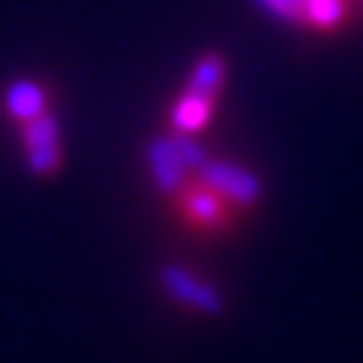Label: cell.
<instances>
[{
	"mask_svg": "<svg viewBox=\"0 0 363 363\" xmlns=\"http://www.w3.org/2000/svg\"><path fill=\"white\" fill-rule=\"evenodd\" d=\"M172 144H176L182 163H185L188 169H201V166L211 160V157H207V150L191 138V134H176V138H172Z\"/></svg>",
	"mask_w": 363,
	"mask_h": 363,
	"instance_id": "11",
	"label": "cell"
},
{
	"mask_svg": "<svg viewBox=\"0 0 363 363\" xmlns=\"http://www.w3.org/2000/svg\"><path fill=\"white\" fill-rule=\"evenodd\" d=\"M198 182L236 207H255L258 201H262V179H258L255 172H249L245 166H236V163L207 160V163L198 169Z\"/></svg>",
	"mask_w": 363,
	"mask_h": 363,
	"instance_id": "2",
	"label": "cell"
},
{
	"mask_svg": "<svg viewBox=\"0 0 363 363\" xmlns=\"http://www.w3.org/2000/svg\"><path fill=\"white\" fill-rule=\"evenodd\" d=\"M264 13L290 26H303V0H258Z\"/></svg>",
	"mask_w": 363,
	"mask_h": 363,
	"instance_id": "10",
	"label": "cell"
},
{
	"mask_svg": "<svg viewBox=\"0 0 363 363\" xmlns=\"http://www.w3.org/2000/svg\"><path fill=\"white\" fill-rule=\"evenodd\" d=\"M147 166H150V176L157 182L160 191L176 194L188 179V166L182 163L172 138H157L147 144Z\"/></svg>",
	"mask_w": 363,
	"mask_h": 363,
	"instance_id": "5",
	"label": "cell"
},
{
	"mask_svg": "<svg viewBox=\"0 0 363 363\" xmlns=\"http://www.w3.org/2000/svg\"><path fill=\"white\" fill-rule=\"evenodd\" d=\"M160 287L172 296L182 306L194 309L201 315H220L226 309V300L211 281H201L198 274H191L182 264H163L160 268Z\"/></svg>",
	"mask_w": 363,
	"mask_h": 363,
	"instance_id": "1",
	"label": "cell"
},
{
	"mask_svg": "<svg viewBox=\"0 0 363 363\" xmlns=\"http://www.w3.org/2000/svg\"><path fill=\"white\" fill-rule=\"evenodd\" d=\"M179 207L191 223L204 226V230H223L226 226L223 198L217 191H211L207 185H201V182L179 188Z\"/></svg>",
	"mask_w": 363,
	"mask_h": 363,
	"instance_id": "4",
	"label": "cell"
},
{
	"mask_svg": "<svg viewBox=\"0 0 363 363\" xmlns=\"http://www.w3.org/2000/svg\"><path fill=\"white\" fill-rule=\"evenodd\" d=\"M223 80H226V61L211 51V55H201V61L191 67L185 93L201 96V99H217V93L223 89Z\"/></svg>",
	"mask_w": 363,
	"mask_h": 363,
	"instance_id": "7",
	"label": "cell"
},
{
	"mask_svg": "<svg viewBox=\"0 0 363 363\" xmlns=\"http://www.w3.org/2000/svg\"><path fill=\"white\" fill-rule=\"evenodd\" d=\"M211 115H213V99H201V96L185 93L172 108V128H176V134H198L211 121Z\"/></svg>",
	"mask_w": 363,
	"mask_h": 363,
	"instance_id": "9",
	"label": "cell"
},
{
	"mask_svg": "<svg viewBox=\"0 0 363 363\" xmlns=\"http://www.w3.org/2000/svg\"><path fill=\"white\" fill-rule=\"evenodd\" d=\"M4 106L10 112V118L26 125L29 118L45 112V89L35 80H13L4 93Z\"/></svg>",
	"mask_w": 363,
	"mask_h": 363,
	"instance_id": "6",
	"label": "cell"
},
{
	"mask_svg": "<svg viewBox=\"0 0 363 363\" xmlns=\"http://www.w3.org/2000/svg\"><path fill=\"white\" fill-rule=\"evenodd\" d=\"M23 140H26V163H29V169L35 176H51L61 166V134H57V121L48 112L26 121Z\"/></svg>",
	"mask_w": 363,
	"mask_h": 363,
	"instance_id": "3",
	"label": "cell"
},
{
	"mask_svg": "<svg viewBox=\"0 0 363 363\" xmlns=\"http://www.w3.org/2000/svg\"><path fill=\"white\" fill-rule=\"evenodd\" d=\"M347 10V0H303V26L315 32H335L345 26Z\"/></svg>",
	"mask_w": 363,
	"mask_h": 363,
	"instance_id": "8",
	"label": "cell"
}]
</instances>
